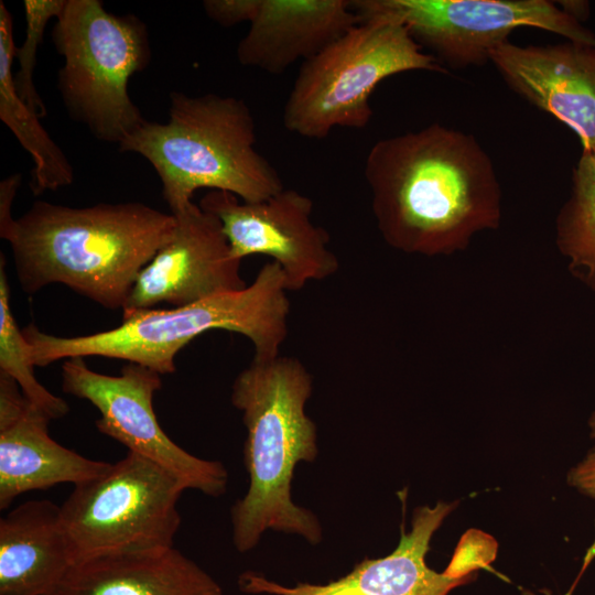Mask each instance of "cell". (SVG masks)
<instances>
[{"instance_id":"obj_14","label":"cell","mask_w":595,"mask_h":595,"mask_svg":"<svg viewBox=\"0 0 595 595\" xmlns=\"http://www.w3.org/2000/svg\"><path fill=\"white\" fill-rule=\"evenodd\" d=\"M454 504L439 501L434 507L414 510L409 533L402 530L397 549L385 558L365 559L345 576L326 584L298 583L286 587L261 574L245 572L239 577L242 592L272 595H447L470 582L473 574L454 577L437 573L425 563L430 540Z\"/></svg>"},{"instance_id":"obj_5","label":"cell","mask_w":595,"mask_h":595,"mask_svg":"<svg viewBox=\"0 0 595 595\" xmlns=\"http://www.w3.org/2000/svg\"><path fill=\"white\" fill-rule=\"evenodd\" d=\"M256 143L255 118L245 100L171 91L169 120L145 119L119 150L137 153L153 166L173 214L192 203L201 188L228 192L248 203L281 192L278 171Z\"/></svg>"},{"instance_id":"obj_15","label":"cell","mask_w":595,"mask_h":595,"mask_svg":"<svg viewBox=\"0 0 595 595\" xmlns=\"http://www.w3.org/2000/svg\"><path fill=\"white\" fill-rule=\"evenodd\" d=\"M50 421L17 382L0 371L1 510L26 491L65 483L78 485L111 466L58 444L48 434Z\"/></svg>"},{"instance_id":"obj_11","label":"cell","mask_w":595,"mask_h":595,"mask_svg":"<svg viewBox=\"0 0 595 595\" xmlns=\"http://www.w3.org/2000/svg\"><path fill=\"white\" fill-rule=\"evenodd\" d=\"M199 206L219 219L235 259L270 257L282 269L288 291H299L338 271L327 231L312 221V199L296 190L283 188L255 203L209 191Z\"/></svg>"},{"instance_id":"obj_26","label":"cell","mask_w":595,"mask_h":595,"mask_svg":"<svg viewBox=\"0 0 595 595\" xmlns=\"http://www.w3.org/2000/svg\"><path fill=\"white\" fill-rule=\"evenodd\" d=\"M595 556V541L592 545V548L587 551L586 553V556L584 559V565H583V570H585V567L587 566V564L593 560V558Z\"/></svg>"},{"instance_id":"obj_18","label":"cell","mask_w":595,"mask_h":595,"mask_svg":"<svg viewBox=\"0 0 595 595\" xmlns=\"http://www.w3.org/2000/svg\"><path fill=\"white\" fill-rule=\"evenodd\" d=\"M73 561L61 506L30 500L0 520V595H50Z\"/></svg>"},{"instance_id":"obj_28","label":"cell","mask_w":595,"mask_h":595,"mask_svg":"<svg viewBox=\"0 0 595 595\" xmlns=\"http://www.w3.org/2000/svg\"><path fill=\"white\" fill-rule=\"evenodd\" d=\"M565 595H569V594H565Z\"/></svg>"},{"instance_id":"obj_13","label":"cell","mask_w":595,"mask_h":595,"mask_svg":"<svg viewBox=\"0 0 595 595\" xmlns=\"http://www.w3.org/2000/svg\"><path fill=\"white\" fill-rule=\"evenodd\" d=\"M519 96L575 132L582 152L595 153V46L499 45L489 56Z\"/></svg>"},{"instance_id":"obj_4","label":"cell","mask_w":595,"mask_h":595,"mask_svg":"<svg viewBox=\"0 0 595 595\" xmlns=\"http://www.w3.org/2000/svg\"><path fill=\"white\" fill-rule=\"evenodd\" d=\"M280 266L267 262L246 288L185 306L149 309L123 314L121 325L90 335L61 337L33 323L22 329L34 366L101 356L128 360L160 375L175 371L176 354L198 335L224 329L246 336L255 357L280 355L288 336L290 301Z\"/></svg>"},{"instance_id":"obj_1","label":"cell","mask_w":595,"mask_h":595,"mask_svg":"<svg viewBox=\"0 0 595 595\" xmlns=\"http://www.w3.org/2000/svg\"><path fill=\"white\" fill-rule=\"evenodd\" d=\"M364 175L378 230L401 252L450 256L500 225L494 163L469 133L432 123L380 139Z\"/></svg>"},{"instance_id":"obj_20","label":"cell","mask_w":595,"mask_h":595,"mask_svg":"<svg viewBox=\"0 0 595 595\" xmlns=\"http://www.w3.org/2000/svg\"><path fill=\"white\" fill-rule=\"evenodd\" d=\"M556 246L569 271L595 291V153L582 152L556 218Z\"/></svg>"},{"instance_id":"obj_3","label":"cell","mask_w":595,"mask_h":595,"mask_svg":"<svg viewBox=\"0 0 595 595\" xmlns=\"http://www.w3.org/2000/svg\"><path fill=\"white\" fill-rule=\"evenodd\" d=\"M313 379L303 363L289 356L255 357L235 378L231 403L247 429L244 463L247 494L231 507L234 547H257L267 530L298 534L315 545L323 539L318 518L295 505L291 482L299 462H314L317 430L306 414Z\"/></svg>"},{"instance_id":"obj_8","label":"cell","mask_w":595,"mask_h":595,"mask_svg":"<svg viewBox=\"0 0 595 595\" xmlns=\"http://www.w3.org/2000/svg\"><path fill=\"white\" fill-rule=\"evenodd\" d=\"M186 489L154 462L128 452L101 475L75 485L61 506L73 565L93 558L173 547Z\"/></svg>"},{"instance_id":"obj_25","label":"cell","mask_w":595,"mask_h":595,"mask_svg":"<svg viewBox=\"0 0 595 595\" xmlns=\"http://www.w3.org/2000/svg\"><path fill=\"white\" fill-rule=\"evenodd\" d=\"M560 8L570 17L582 23L589 15V3L587 1H560Z\"/></svg>"},{"instance_id":"obj_23","label":"cell","mask_w":595,"mask_h":595,"mask_svg":"<svg viewBox=\"0 0 595 595\" xmlns=\"http://www.w3.org/2000/svg\"><path fill=\"white\" fill-rule=\"evenodd\" d=\"M258 0H206L203 8L208 18L221 26L250 22Z\"/></svg>"},{"instance_id":"obj_7","label":"cell","mask_w":595,"mask_h":595,"mask_svg":"<svg viewBox=\"0 0 595 595\" xmlns=\"http://www.w3.org/2000/svg\"><path fill=\"white\" fill-rule=\"evenodd\" d=\"M410 71L447 73L400 23L365 20L302 62L284 104V128L317 140L335 128L364 129L376 87Z\"/></svg>"},{"instance_id":"obj_12","label":"cell","mask_w":595,"mask_h":595,"mask_svg":"<svg viewBox=\"0 0 595 595\" xmlns=\"http://www.w3.org/2000/svg\"><path fill=\"white\" fill-rule=\"evenodd\" d=\"M173 215V236L138 274L123 314L185 306L247 286L216 216L194 202Z\"/></svg>"},{"instance_id":"obj_19","label":"cell","mask_w":595,"mask_h":595,"mask_svg":"<svg viewBox=\"0 0 595 595\" xmlns=\"http://www.w3.org/2000/svg\"><path fill=\"white\" fill-rule=\"evenodd\" d=\"M17 46L10 11L0 1V119L31 155L30 186L34 195L55 191L74 181L73 167L34 112L19 96L13 82Z\"/></svg>"},{"instance_id":"obj_17","label":"cell","mask_w":595,"mask_h":595,"mask_svg":"<svg viewBox=\"0 0 595 595\" xmlns=\"http://www.w3.org/2000/svg\"><path fill=\"white\" fill-rule=\"evenodd\" d=\"M50 595H223V589L199 565L170 547L76 563Z\"/></svg>"},{"instance_id":"obj_9","label":"cell","mask_w":595,"mask_h":595,"mask_svg":"<svg viewBox=\"0 0 595 595\" xmlns=\"http://www.w3.org/2000/svg\"><path fill=\"white\" fill-rule=\"evenodd\" d=\"M351 7L361 21L385 19L400 23L443 67L464 68L489 62L493 50L522 26L595 46V34L589 29L548 0H354Z\"/></svg>"},{"instance_id":"obj_6","label":"cell","mask_w":595,"mask_h":595,"mask_svg":"<svg viewBox=\"0 0 595 595\" xmlns=\"http://www.w3.org/2000/svg\"><path fill=\"white\" fill-rule=\"evenodd\" d=\"M52 40L64 61L57 88L68 115L119 145L145 121L128 91L130 77L151 58L145 23L108 12L99 0H66Z\"/></svg>"},{"instance_id":"obj_24","label":"cell","mask_w":595,"mask_h":595,"mask_svg":"<svg viewBox=\"0 0 595 595\" xmlns=\"http://www.w3.org/2000/svg\"><path fill=\"white\" fill-rule=\"evenodd\" d=\"M567 483L580 494L595 500V446L570 469Z\"/></svg>"},{"instance_id":"obj_10","label":"cell","mask_w":595,"mask_h":595,"mask_svg":"<svg viewBox=\"0 0 595 595\" xmlns=\"http://www.w3.org/2000/svg\"><path fill=\"white\" fill-rule=\"evenodd\" d=\"M161 375L128 363L120 375L91 370L84 357H72L62 367L65 393L94 404L100 418L98 431L123 444L176 476L186 489L218 497L226 493L228 472L218 461L194 456L174 443L160 426L153 410L154 393L161 389Z\"/></svg>"},{"instance_id":"obj_22","label":"cell","mask_w":595,"mask_h":595,"mask_svg":"<svg viewBox=\"0 0 595 595\" xmlns=\"http://www.w3.org/2000/svg\"><path fill=\"white\" fill-rule=\"evenodd\" d=\"M65 1H23L26 33L23 44L20 47L17 46L15 58L19 62V69L13 74V82L20 98L40 117L46 115V108L33 82L36 52L43 40L45 26L50 20L56 19L60 15Z\"/></svg>"},{"instance_id":"obj_21","label":"cell","mask_w":595,"mask_h":595,"mask_svg":"<svg viewBox=\"0 0 595 595\" xmlns=\"http://www.w3.org/2000/svg\"><path fill=\"white\" fill-rule=\"evenodd\" d=\"M30 344L10 307L6 259L0 255V371L12 378L28 400L51 420L69 411L65 400L51 393L35 378Z\"/></svg>"},{"instance_id":"obj_27","label":"cell","mask_w":595,"mask_h":595,"mask_svg":"<svg viewBox=\"0 0 595 595\" xmlns=\"http://www.w3.org/2000/svg\"><path fill=\"white\" fill-rule=\"evenodd\" d=\"M587 424L589 429V436L595 439V411L591 414Z\"/></svg>"},{"instance_id":"obj_2","label":"cell","mask_w":595,"mask_h":595,"mask_svg":"<svg viewBox=\"0 0 595 595\" xmlns=\"http://www.w3.org/2000/svg\"><path fill=\"white\" fill-rule=\"evenodd\" d=\"M175 224L173 214L139 202L69 207L36 201L18 219L0 217V236L26 293L62 283L117 310Z\"/></svg>"},{"instance_id":"obj_16","label":"cell","mask_w":595,"mask_h":595,"mask_svg":"<svg viewBox=\"0 0 595 595\" xmlns=\"http://www.w3.org/2000/svg\"><path fill=\"white\" fill-rule=\"evenodd\" d=\"M360 22L350 0H258L237 46V60L242 66L281 75Z\"/></svg>"}]
</instances>
